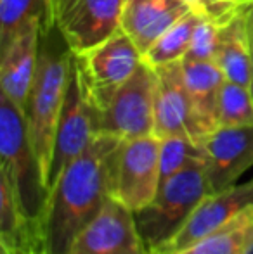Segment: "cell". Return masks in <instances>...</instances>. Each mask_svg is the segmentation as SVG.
<instances>
[{
	"mask_svg": "<svg viewBox=\"0 0 253 254\" xmlns=\"http://www.w3.org/2000/svg\"><path fill=\"white\" fill-rule=\"evenodd\" d=\"M123 0H45L44 26H54L75 56L122 30Z\"/></svg>",
	"mask_w": 253,
	"mask_h": 254,
	"instance_id": "obj_6",
	"label": "cell"
},
{
	"mask_svg": "<svg viewBox=\"0 0 253 254\" xmlns=\"http://www.w3.org/2000/svg\"><path fill=\"white\" fill-rule=\"evenodd\" d=\"M250 90H252V95H253V69H252V83H250Z\"/></svg>",
	"mask_w": 253,
	"mask_h": 254,
	"instance_id": "obj_28",
	"label": "cell"
},
{
	"mask_svg": "<svg viewBox=\"0 0 253 254\" xmlns=\"http://www.w3.org/2000/svg\"><path fill=\"white\" fill-rule=\"evenodd\" d=\"M210 194L238 184L253 166V125L217 127L201 140Z\"/></svg>",
	"mask_w": 253,
	"mask_h": 254,
	"instance_id": "obj_11",
	"label": "cell"
},
{
	"mask_svg": "<svg viewBox=\"0 0 253 254\" xmlns=\"http://www.w3.org/2000/svg\"><path fill=\"white\" fill-rule=\"evenodd\" d=\"M241 9H243V14H245L248 38H250V45H252V51H253V0L241 2Z\"/></svg>",
	"mask_w": 253,
	"mask_h": 254,
	"instance_id": "obj_25",
	"label": "cell"
},
{
	"mask_svg": "<svg viewBox=\"0 0 253 254\" xmlns=\"http://www.w3.org/2000/svg\"><path fill=\"white\" fill-rule=\"evenodd\" d=\"M253 244V206L236 220L173 254H245Z\"/></svg>",
	"mask_w": 253,
	"mask_h": 254,
	"instance_id": "obj_19",
	"label": "cell"
},
{
	"mask_svg": "<svg viewBox=\"0 0 253 254\" xmlns=\"http://www.w3.org/2000/svg\"><path fill=\"white\" fill-rule=\"evenodd\" d=\"M219 127H247L253 125V95L243 85L224 81L217 104Z\"/></svg>",
	"mask_w": 253,
	"mask_h": 254,
	"instance_id": "obj_21",
	"label": "cell"
},
{
	"mask_svg": "<svg viewBox=\"0 0 253 254\" xmlns=\"http://www.w3.org/2000/svg\"><path fill=\"white\" fill-rule=\"evenodd\" d=\"M253 206V178L245 184H236L222 192L208 194L196 206L187 221L172 239L165 242L155 254H173L212 232L236 220L245 209Z\"/></svg>",
	"mask_w": 253,
	"mask_h": 254,
	"instance_id": "obj_12",
	"label": "cell"
},
{
	"mask_svg": "<svg viewBox=\"0 0 253 254\" xmlns=\"http://www.w3.org/2000/svg\"><path fill=\"white\" fill-rule=\"evenodd\" d=\"M212 16L219 23V42L215 54L217 66L220 67L227 81L250 88L253 51L241 3H236L231 9Z\"/></svg>",
	"mask_w": 253,
	"mask_h": 254,
	"instance_id": "obj_15",
	"label": "cell"
},
{
	"mask_svg": "<svg viewBox=\"0 0 253 254\" xmlns=\"http://www.w3.org/2000/svg\"><path fill=\"white\" fill-rule=\"evenodd\" d=\"M201 16V7L191 9L184 17H180L175 24L169 28L148 51L144 52V61L153 67L165 66L170 63H177L186 57L192 40L194 28Z\"/></svg>",
	"mask_w": 253,
	"mask_h": 254,
	"instance_id": "obj_20",
	"label": "cell"
},
{
	"mask_svg": "<svg viewBox=\"0 0 253 254\" xmlns=\"http://www.w3.org/2000/svg\"><path fill=\"white\" fill-rule=\"evenodd\" d=\"M158 73V88L155 101V128L158 138L186 137L201 142L208 135L205 130L191 95L184 83L182 61L155 67Z\"/></svg>",
	"mask_w": 253,
	"mask_h": 254,
	"instance_id": "obj_9",
	"label": "cell"
},
{
	"mask_svg": "<svg viewBox=\"0 0 253 254\" xmlns=\"http://www.w3.org/2000/svg\"><path fill=\"white\" fill-rule=\"evenodd\" d=\"M191 9L194 7L184 0H123L122 30L144 56L169 28Z\"/></svg>",
	"mask_w": 253,
	"mask_h": 254,
	"instance_id": "obj_16",
	"label": "cell"
},
{
	"mask_svg": "<svg viewBox=\"0 0 253 254\" xmlns=\"http://www.w3.org/2000/svg\"><path fill=\"white\" fill-rule=\"evenodd\" d=\"M160 184V138L146 135L120 142L113 159L111 197L135 213L155 199Z\"/></svg>",
	"mask_w": 253,
	"mask_h": 254,
	"instance_id": "obj_8",
	"label": "cell"
},
{
	"mask_svg": "<svg viewBox=\"0 0 253 254\" xmlns=\"http://www.w3.org/2000/svg\"><path fill=\"white\" fill-rule=\"evenodd\" d=\"M42 28H44V17H33L17 30L9 44L0 47L2 94L9 97L23 113L37 74Z\"/></svg>",
	"mask_w": 253,
	"mask_h": 254,
	"instance_id": "obj_14",
	"label": "cell"
},
{
	"mask_svg": "<svg viewBox=\"0 0 253 254\" xmlns=\"http://www.w3.org/2000/svg\"><path fill=\"white\" fill-rule=\"evenodd\" d=\"M156 88L158 73L142 61L130 80H127L113 95L108 106L92 113L95 133L113 135L122 140L153 135Z\"/></svg>",
	"mask_w": 253,
	"mask_h": 254,
	"instance_id": "obj_7",
	"label": "cell"
},
{
	"mask_svg": "<svg viewBox=\"0 0 253 254\" xmlns=\"http://www.w3.org/2000/svg\"><path fill=\"white\" fill-rule=\"evenodd\" d=\"M73 59L75 54L70 51L61 33L54 26L42 28L37 74L24 107V118L31 145L44 175L45 189H49L56 130L61 116Z\"/></svg>",
	"mask_w": 253,
	"mask_h": 254,
	"instance_id": "obj_2",
	"label": "cell"
},
{
	"mask_svg": "<svg viewBox=\"0 0 253 254\" xmlns=\"http://www.w3.org/2000/svg\"><path fill=\"white\" fill-rule=\"evenodd\" d=\"M182 74L198 118L210 133L219 127L217 104H219L220 88L226 81L224 73L215 61L182 59Z\"/></svg>",
	"mask_w": 253,
	"mask_h": 254,
	"instance_id": "obj_18",
	"label": "cell"
},
{
	"mask_svg": "<svg viewBox=\"0 0 253 254\" xmlns=\"http://www.w3.org/2000/svg\"><path fill=\"white\" fill-rule=\"evenodd\" d=\"M245 254H253V244L247 249V253H245Z\"/></svg>",
	"mask_w": 253,
	"mask_h": 254,
	"instance_id": "obj_27",
	"label": "cell"
},
{
	"mask_svg": "<svg viewBox=\"0 0 253 254\" xmlns=\"http://www.w3.org/2000/svg\"><path fill=\"white\" fill-rule=\"evenodd\" d=\"M208 194L205 161L192 163L160 185L155 199L134 213L146 254H155L172 239Z\"/></svg>",
	"mask_w": 253,
	"mask_h": 254,
	"instance_id": "obj_3",
	"label": "cell"
},
{
	"mask_svg": "<svg viewBox=\"0 0 253 254\" xmlns=\"http://www.w3.org/2000/svg\"><path fill=\"white\" fill-rule=\"evenodd\" d=\"M68 254H146L134 211L109 197L97 216L75 237Z\"/></svg>",
	"mask_w": 253,
	"mask_h": 254,
	"instance_id": "obj_13",
	"label": "cell"
},
{
	"mask_svg": "<svg viewBox=\"0 0 253 254\" xmlns=\"http://www.w3.org/2000/svg\"><path fill=\"white\" fill-rule=\"evenodd\" d=\"M0 249L2 254H47L42 218L23 209L9 182L0 178Z\"/></svg>",
	"mask_w": 253,
	"mask_h": 254,
	"instance_id": "obj_17",
	"label": "cell"
},
{
	"mask_svg": "<svg viewBox=\"0 0 253 254\" xmlns=\"http://www.w3.org/2000/svg\"><path fill=\"white\" fill-rule=\"evenodd\" d=\"M142 61V52L123 30L97 47L75 56L82 90L92 113L108 106L118 88L137 71Z\"/></svg>",
	"mask_w": 253,
	"mask_h": 254,
	"instance_id": "obj_5",
	"label": "cell"
},
{
	"mask_svg": "<svg viewBox=\"0 0 253 254\" xmlns=\"http://www.w3.org/2000/svg\"><path fill=\"white\" fill-rule=\"evenodd\" d=\"M94 135V114H92L90 106L82 90L77 64L73 59L61 116H59L58 130H56L54 152H52L51 175H49V192L59 178V175L64 171V168L73 163L88 147Z\"/></svg>",
	"mask_w": 253,
	"mask_h": 254,
	"instance_id": "obj_10",
	"label": "cell"
},
{
	"mask_svg": "<svg viewBox=\"0 0 253 254\" xmlns=\"http://www.w3.org/2000/svg\"><path fill=\"white\" fill-rule=\"evenodd\" d=\"M217 42H219V23L217 19L201 9V16L194 28L192 40L184 59L187 61H215Z\"/></svg>",
	"mask_w": 253,
	"mask_h": 254,
	"instance_id": "obj_24",
	"label": "cell"
},
{
	"mask_svg": "<svg viewBox=\"0 0 253 254\" xmlns=\"http://www.w3.org/2000/svg\"><path fill=\"white\" fill-rule=\"evenodd\" d=\"M198 161H205L201 142H194L186 137L160 138V182L162 184Z\"/></svg>",
	"mask_w": 253,
	"mask_h": 254,
	"instance_id": "obj_22",
	"label": "cell"
},
{
	"mask_svg": "<svg viewBox=\"0 0 253 254\" xmlns=\"http://www.w3.org/2000/svg\"><path fill=\"white\" fill-rule=\"evenodd\" d=\"M0 178L9 182L23 209L42 218L47 202L44 175L28 133L24 113L0 95Z\"/></svg>",
	"mask_w": 253,
	"mask_h": 254,
	"instance_id": "obj_4",
	"label": "cell"
},
{
	"mask_svg": "<svg viewBox=\"0 0 253 254\" xmlns=\"http://www.w3.org/2000/svg\"><path fill=\"white\" fill-rule=\"evenodd\" d=\"M184 2H187L191 7H196V9L203 5V0H184Z\"/></svg>",
	"mask_w": 253,
	"mask_h": 254,
	"instance_id": "obj_26",
	"label": "cell"
},
{
	"mask_svg": "<svg viewBox=\"0 0 253 254\" xmlns=\"http://www.w3.org/2000/svg\"><path fill=\"white\" fill-rule=\"evenodd\" d=\"M44 17L45 0H0V47L9 44L26 21Z\"/></svg>",
	"mask_w": 253,
	"mask_h": 254,
	"instance_id": "obj_23",
	"label": "cell"
},
{
	"mask_svg": "<svg viewBox=\"0 0 253 254\" xmlns=\"http://www.w3.org/2000/svg\"><path fill=\"white\" fill-rule=\"evenodd\" d=\"M233 2H247V0H233Z\"/></svg>",
	"mask_w": 253,
	"mask_h": 254,
	"instance_id": "obj_29",
	"label": "cell"
},
{
	"mask_svg": "<svg viewBox=\"0 0 253 254\" xmlns=\"http://www.w3.org/2000/svg\"><path fill=\"white\" fill-rule=\"evenodd\" d=\"M122 138L95 133L88 147L64 168L42 214L47 254H68L75 237L111 197L113 159Z\"/></svg>",
	"mask_w": 253,
	"mask_h": 254,
	"instance_id": "obj_1",
	"label": "cell"
}]
</instances>
